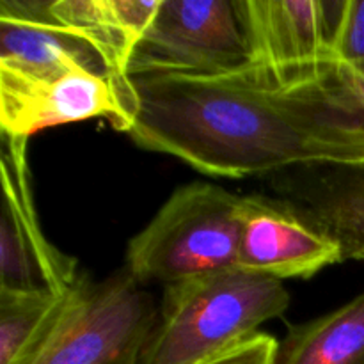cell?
<instances>
[{
    "instance_id": "obj_12",
    "label": "cell",
    "mask_w": 364,
    "mask_h": 364,
    "mask_svg": "<svg viewBox=\"0 0 364 364\" xmlns=\"http://www.w3.org/2000/svg\"><path fill=\"white\" fill-rule=\"evenodd\" d=\"M0 68L28 75L85 70L109 78L100 53L50 13V0H0Z\"/></svg>"
},
{
    "instance_id": "obj_1",
    "label": "cell",
    "mask_w": 364,
    "mask_h": 364,
    "mask_svg": "<svg viewBox=\"0 0 364 364\" xmlns=\"http://www.w3.org/2000/svg\"><path fill=\"white\" fill-rule=\"evenodd\" d=\"M132 84L139 100L132 141L210 176L364 162V130L320 121L249 68L223 77L132 75Z\"/></svg>"
},
{
    "instance_id": "obj_11",
    "label": "cell",
    "mask_w": 364,
    "mask_h": 364,
    "mask_svg": "<svg viewBox=\"0 0 364 364\" xmlns=\"http://www.w3.org/2000/svg\"><path fill=\"white\" fill-rule=\"evenodd\" d=\"M162 0H50L52 16L84 38L105 63L110 84L127 119V130L139 110L130 64L139 43L151 27Z\"/></svg>"
},
{
    "instance_id": "obj_8",
    "label": "cell",
    "mask_w": 364,
    "mask_h": 364,
    "mask_svg": "<svg viewBox=\"0 0 364 364\" xmlns=\"http://www.w3.org/2000/svg\"><path fill=\"white\" fill-rule=\"evenodd\" d=\"M92 117H105L112 128L127 130L116 91L107 78L85 70L28 75L0 68L2 134L28 139L39 130Z\"/></svg>"
},
{
    "instance_id": "obj_17",
    "label": "cell",
    "mask_w": 364,
    "mask_h": 364,
    "mask_svg": "<svg viewBox=\"0 0 364 364\" xmlns=\"http://www.w3.org/2000/svg\"><path fill=\"white\" fill-rule=\"evenodd\" d=\"M277 350L279 343L276 338L267 333H258L201 364H276Z\"/></svg>"
},
{
    "instance_id": "obj_13",
    "label": "cell",
    "mask_w": 364,
    "mask_h": 364,
    "mask_svg": "<svg viewBox=\"0 0 364 364\" xmlns=\"http://www.w3.org/2000/svg\"><path fill=\"white\" fill-rule=\"evenodd\" d=\"M276 364H364V291L290 331Z\"/></svg>"
},
{
    "instance_id": "obj_14",
    "label": "cell",
    "mask_w": 364,
    "mask_h": 364,
    "mask_svg": "<svg viewBox=\"0 0 364 364\" xmlns=\"http://www.w3.org/2000/svg\"><path fill=\"white\" fill-rule=\"evenodd\" d=\"M70 291L0 290V364H27Z\"/></svg>"
},
{
    "instance_id": "obj_9",
    "label": "cell",
    "mask_w": 364,
    "mask_h": 364,
    "mask_svg": "<svg viewBox=\"0 0 364 364\" xmlns=\"http://www.w3.org/2000/svg\"><path fill=\"white\" fill-rule=\"evenodd\" d=\"M343 262L340 247L322 230L281 199L244 196L238 267L276 279L311 277Z\"/></svg>"
},
{
    "instance_id": "obj_6",
    "label": "cell",
    "mask_w": 364,
    "mask_h": 364,
    "mask_svg": "<svg viewBox=\"0 0 364 364\" xmlns=\"http://www.w3.org/2000/svg\"><path fill=\"white\" fill-rule=\"evenodd\" d=\"M249 52V70L272 89L308 82L331 63V2L235 0Z\"/></svg>"
},
{
    "instance_id": "obj_4",
    "label": "cell",
    "mask_w": 364,
    "mask_h": 364,
    "mask_svg": "<svg viewBox=\"0 0 364 364\" xmlns=\"http://www.w3.org/2000/svg\"><path fill=\"white\" fill-rule=\"evenodd\" d=\"M156 320L151 294L127 267L102 281L80 274L27 364H141Z\"/></svg>"
},
{
    "instance_id": "obj_5",
    "label": "cell",
    "mask_w": 364,
    "mask_h": 364,
    "mask_svg": "<svg viewBox=\"0 0 364 364\" xmlns=\"http://www.w3.org/2000/svg\"><path fill=\"white\" fill-rule=\"evenodd\" d=\"M235 0H162L139 43L132 75L223 77L249 66Z\"/></svg>"
},
{
    "instance_id": "obj_10",
    "label": "cell",
    "mask_w": 364,
    "mask_h": 364,
    "mask_svg": "<svg viewBox=\"0 0 364 364\" xmlns=\"http://www.w3.org/2000/svg\"><path fill=\"white\" fill-rule=\"evenodd\" d=\"M281 201L364 262V162L308 164L267 176Z\"/></svg>"
},
{
    "instance_id": "obj_2",
    "label": "cell",
    "mask_w": 364,
    "mask_h": 364,
    "mask_svg": "<svg viewBox=\"0 0 364 364\" xmlns=\"http://www.w3.org/2000/svg\"><path fill=\"white\" fill-rule=\"evenodd\" d=\"M283 281L233 267L166 287L141 364H201L283 315Z\"/></svg>"
},
{
    "instance_id": "obj_7",
    "label": "cell",
    "mask_w": 364,
    "mask_h": 364,
    "mask_svg": "<svg viewBox=\"0 0 364 364\" xmlns=\"http://www.w3.org/2000/svg\"><path fill=\"white\" fill-rule=\"evenodd\" d=\"M28 139L2 134L0 290L57 291L77 284V262L50 244L39 224L27 162Z\"/></svg>"
},
{
    "instance_id": "obj_16",
    "label": "cell",
    "mask_w": 364,
    "mask_h": 364,
    "mask_svg": "<svg viewBox=\"0 0 364 364\" xmlns=\"http://www.w3.org/2000/svg\"><path fill=\"white\" fill-rule=\"evenodd\" d=\"M331 63L364 71V0H331Z\"/></svg>"
},
{
    "instance_id": "obj_15",
    "label": "cell",
    "mask_w": 364,
    "mask_h": 364,
    "mask_svg": "<svg viewBox=\"0 0 364 364\" xmlns=\"http://www.w3.org/2000/svg\"><path fill=\"white\" fill-rule=\"evenodd\" d=\"M276 91L320 121L364 130V71L327 63L311 80Z\"/></svg>"
},
{
    "instance_id": "obj_3",
    "label": "cell",
    "mask_w": 364,
    "mask_h": 364,
    "mask_svg": "<svg viewBox=\"0 0 364 364\" xmlns=\"http://www.w3.org/2000/svg\"><path fill=\"white\" fill-rule=\"evenodd\" d=\"M244 196L212 183L176 188L127 249L137 281L164 287L238 267Z\"/></svg>"
}]
</instances>
